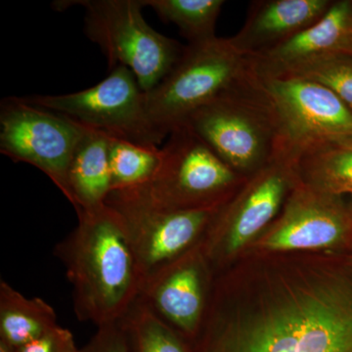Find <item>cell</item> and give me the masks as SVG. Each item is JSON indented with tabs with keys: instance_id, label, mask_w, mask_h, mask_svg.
Masks as SVG:
<instances>
[{
	"instance_id": "21",
	"label": "cell",
	"mask_w": 352,
	"mask_h": 352,
	"mask_svg": "<svg viewBox=\"0 0 352 352\" xmlns=\"http://www.w3.org/2000/svg\"><path fill=\"white\" fill-rule=\"evenodd\" d=\"M162 20L175 24L189 44L217 38V19L223 0H143Z\"/></svg>"
},
{
	"instance_id": "10",
	"label": "cell",
	"mask_w": 352,
	"mask_h": 352,
	"mask_svg": "<svg viewBox=\"0 0 352 352\" xmlns=\"http://www.w3.org/2000/svg\"><path fill=\"white\" fill-rule=\"evenodd\" d=\"M298 160L279 153L265 168L251 176L233 203L214 215L203 243L208 261L227 258L250 242L277 217L300 182Z\"/></svg>"
},
{
	"instance_id": "11",
	"label": "cell",
	"mask_w": 352,
	"mask_h": 352,
	"mask_svg": "<svg viewBox=\"0 0 352 352\" xmlns=\"http://www.w3.org/2000/svg\"><path fill=\"white\" fill-rule=\"evenodd\" d=\"M352 234V204L302 182L291 192L283 212L267 235L272 252L319 251L337 247Z\"/></svg>"
},
{
	"instance_id": "20",
	"label": "cell",
	"mask_w": 352,
	"mask_h": 352,
	"mask_svg": "<svg viewBox=\"0 0 352 352\" xmlns=\"http://www.w3.org/2000/svg\"><path fill=\"white\" fill-rule=\"evenodd\" d=\"M109 153L112 192L138 188L149 182L163 157L160 146L138 144L111 135Z\"/></svg>"
},
{
	"instance_id": "24",
	"label": "cell",
	"mask_w": 352,
	"mask_h": 352,
	"mask_svg": "<svg viewBox=\"0 0 352 352\" xmlns=\"http://www.w3.org/2000/svg\"><path fill=\"white\" fill-rule=\"evenodd\" d=\"M15 352H80L75 337L69 329L57 325L38 339L14 349Z\"/></svg>"
},
{
	"instance_id": "13",
	"label": "cell",
	"mask_w": 352,
	"mask_h": 352,
	"mask_svg": "<svg viewBox=\"0 0 352 352\" xmlns=\"http://www.w3.org/2000/svg\"><path fill=\"white\" fill-rule=\"evenodd\" d=\"M203 245L146 277L138 298L162 320L193 342L200 330L212 286Z\"/></svg>"
},
{
	"instance_id": "17",
	"label": "cell",
	"mask_w": 352,
	"mask_h": 352,
	"mask_svg": "<svg viewBox=\"0 0 352 352\" xmlns=\"http://www.w3.org/2000/svg\"><path fill=\"white\" fill-rule=\"evenodd\" d=\"M54 308L41 298H27L0 281V340L14 349L38 339L57 326Z\"/></svg>"
},
{
	"instance_id": "19",
	"label": "cell",
	"mask_w": 352,
	"mask_h": 352,
	"mask_svg": "<svg viewBox=\"0 0 352 352\" xmlns=\"http://www.w3.org/2000/svg\"><path fill=\"white\" fill-rule=\"evenodd\" d=\"M300 180L337 196L352 197V144L322 148L300 157Z\"/></svg>"
},
{
	"instance_id": "26",
	"label": "cell",
	"mask_w": 352,
	"mask_h": 352,
	"mask_svg": "<svg viewBox=\"0 0 352 352\" xmlns=\"http://www.w3.org/2000/svg\"><path fill=\"white\" fill-rule=\"evenodd\" d=\"M0 352H15L12 347L9 346L8 344H6V342H1L0 340Z\"/></svg>"
},
{
	"instance_id": "5",
	"label": "cell",
	"mask_w": 352,
	"mask_h": 352,
	"mask_svg": "<svg viewBox=\"0 0 352 352\" xmlns=\"http://www.w3.org/2000/svg\"><path fill=\"white\" fill-rule=\"evenodd\" d=\"M252 74L251 58L231 38L188 44L170 74L145 94L153 124L168 138L192 113L247 82Z\"/></svg>"
},
{
	"instance_id": "14",
	"label": "cell",
	"mask_w": 352,
	"mask_h": 352,
	"mask_svg": "<svg viewBox=\"0 0 352 352\" xmlns=\"http://www.w3.org/2000/svg\"><path fill=\"white\" fill-rule=\"evenodd\" d=\"M352 27V1H333L323 18L272 50L251 58L258 76H289L321 58L342 52Z\"/></svg>"
},
{
	"instance_id": "12",
	"label": "cell",
	"mask_w": 352,
	"mask_h": 352,
	"mask_svg": "<svg viewBox=\"0 0 352 352\" xmlns=\"http://www.w3.org/2000/svg\"><path fill=\"white\" fill-rule=\"evenodd\" d=\"M106 204L122 219L144 279L196 247L219 212H170L111 198Z\"/></svg>"
},
{
	"instance_id": "22",
	"label": "cell",
	"mask_w": 352,
	"mask_h": 352,
	"mask_svg": "<svg viewBox=\"0 0 352 352\" xmlns=\"http://www.w3.org/2000/svg\"><path fill=\"white\" fill-rule=\"evenodd\" d=\"M321 83L346 104L352 112V55L338 52L317 60L296 75Z\"/></svg>"
},
{
	"instance_id": "16",
	"label": "cell",
	"mask_w": 352,
	"mask_h": 352,
	"mask_svg": "<svg viewBox=\"0 0 352 352\" xmlns=\"http://www.w3.org/2000/svg\"><path fill=\"white\" fill-rule=\"evenodd\" d=\"M109 145V134L87 126L69 171V203L76 214L103 207L112 192Z\"/></svg>"
},
{
	"instance_id": "2",
	"label": "cell",
	"mask_w": 352,
	"mask_h": 352,
	"mask_svg": "<svg viewBox=\"0 0 352 352\" xmlns=\"http://www.w3.org/2000/svg\"><path fill=\"white\" fill-rule=\"evenodd\" d=\"M76 214L78 226L55 247L73 288L76 317L97 327L120 321L144 280L124 223L107 204Z\"/></svg>"
},
{
	"instance_id": "3",
	"label": "cell",
	"mask_w": 352,
	"mask_h": 352,
	"mask_svg": "<svg viewBox=\"0 0 352 352\" xmlns=\"http://www.w3.org/2000/svg\"><path fill=\"white\" fill-rule=\"evenodd\" d=\"M168 138L154 177L138 188L112 192L108 198L170 212L215 210L247 179L188 126L177 127Z\"/></svg>"
},
{
	"instance_id": "18",
	"label": "cell",
	"mask_w": 352,
	"mask_h": 352,
	"mask_svg": "<svg viewBox=\"0 0 352 352\" xmlns=\"http://www.w3.org/2000/svg\"><path fill=\"white\" fill-rule=\"evenodd\" d=\"M120 321L129 352H194L188 339L162 320L139 298Z\"/></svg>"
},
{
	"instance_id": "7",
	"label": "cell",
	"mask_w": 352,
	"mask_h": 352,
	"mask_svg": "<svg viewBox=\"0 0 352 352\" xmlns=\"http://www.w3.org/2000/svg\"><path fill=\"white\" fill-rule=\"evenodd\" d=\"M256 76L276 119L279 153L298 161L322 148L352 144V112L332 90L302 76Z\"/></svg>"
},
{
	"instance_id": "9",
	"label": "cell",
	"mask_w": 352,
	"mask_h": 352,
	"mask_svg": "<svg viewBox=\"0 0 352 352\" xmlns=\"http://www.w3.org/2000/svg\"><path fill=\"white\" fill-rule=\"evenodd\" d=\"M85 129L24 98L7 97L0 104V153L43 171L69 201V166Z\"/></svg>"
},
{
	"instance_id": "4",
	"label": "cell",
	"mask_w": 352,
	"mask_h": 352,
	"mask_svg": "<svg viewBox=\"0 0 352 352\" xmlns=\"http://www.w3.org/2000/svg\"><path fill=\"white\" fill-rule=\"evenodd\" d=\"M183 126L244 178L256 175L279 154L276 119L254 73L192 113Z\"/></svg>"
},
{
	"instance_id": "25",
	"label": "cell",
	"mask_w": 352,
	"mask_h": 352,
	"mask_svg": "<svg viewBox=\"0 0 352 352\" xmlns=\"http://www.w3.org/2000/svg\"><path fill=\"white\" fill-rule=\"evenodd\" d=\"M342 52L349 53V54L352 55V27L351 29V32H349V36H347L346 43H344V48H342Z\"/></svg>"
},
{
	"instance_id": "15",
	"label": "cell",
	"mask_w": 352,
	"mask_h": 352,
	"mask_svg": "<svg viewBox=\"0 0 352 352\" xmlns=\"http://www.w3.org/2000/svg\"><path fill=\"white\" fill-rule=\"evenodd\" d=\"M331 0H256L232 41L241 52L256 56L293 38L328 12Z\"/></svg>"
},
{
	"instance_id": "8",
	"label": "cell",
	"mask_w": 352,
	"mask_h": 352,
	"mask_svg": "<svg viewBox=\"0 0 352 352\" xmlns=\"http://www.w3.org/2000/svg\"><path fill=\"white\" fill-rule=\"evenodd\" d=\"M24 99L113 138L154 146L161 145L166 138L153 124L145 92L132 72L124 67H116L107 78L82 91Z\"/></svg>"
},
{
	"instance_id": "1",
	"label": "cell",
	"mask_w": 352,
	"mask_h": 352,
	"mask_svg": "<svg viewBox=\"0 0 352 352\" xmlns=\"http://www.w3.org/2000/svg\"><path fill=\"white\" fill-rule=\"evenodd\" d=\"M289 254L215 280L194 352H352V258Z\"/></svg>"
},
{
	"instance_id": "6",
	"label": "cell",
	"mask_w": 352,
	"mask_h": 352,
	"mask_svg": "<svg viewBox=\"0 0 352 352\" xmlns=\"http://www.w3.org/2000/svg\"><path fill=\"white\" fill-rule=\"evenodd\" d=\"M54 6L83 7L85 34L100 46L109 68L129 69L145 94L170 74L184 50L147 24L143 0H63Z\"/></svg>"
},
{
	"instance_id": "23",
	"label": "cell",
	"mask_w": 352,
	"mask_h": 352,
	"mask_svg": "<svg viewBox=\"0 0 352 352\" xmlns=\"http://www.w3.org/2000/svg\"><path fill=\"white\" fill-rule=\"evenodd\" d=\"M80 352H129L126 332L120 321L97 327L96 333Z\"/></svg>"
}]
</instances>
